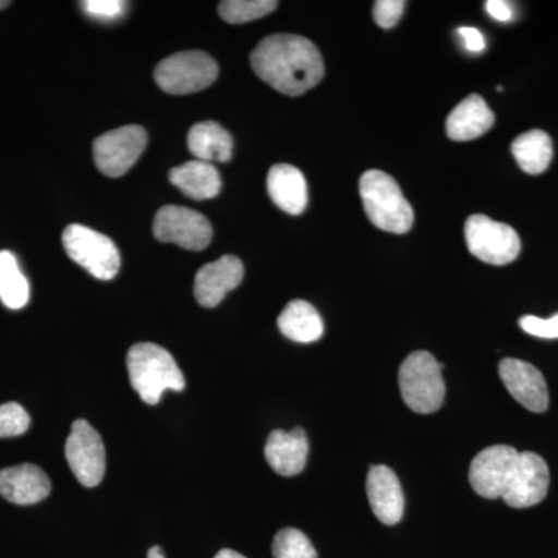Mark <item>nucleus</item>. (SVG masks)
<instances>
[{"instance_id":"nucleus-1","label":"nucleus","mask_w":558,"mask_h":558,"mask_svg":"<svg viewBox=\"0 0 558 558\" xmlns=\"http://www.w3.org/2000/svg\"><path fill=\"white\" fill-rule=\"evenodd\" d=\"M250 62L264 83L289 97L306 94L325 76L322 53L303 36H267L252 51Z\"/></svg>"},{"instance_id":"nucleus-2","label":"nucleus","mask_w":558,"mask_h":558,"mask_svg":"<svg viewBox=\"0 0 558 558\" xmlns=\"http://www.w3.org/2000/svg\"><path fill=\"white\" fill-rule=\"evenodd\" d=\"M126 363L132 388L148 405L159 403L167 389L183 391L186 387L174 357L159 344H134L128 352Z\"/></svg>"},{"instance_id":"nucleus-3","label":"nucleus","mask_w":558,"mask_h":558,"mask_svg":"<svg viewBox=\"0 0 558 558\" xmlns=\"http://www.w3.org/2000/svg\"><path fill=\"white\" fill-rule=\"evenodd\" d=\"M359 190L366 216L377 229L396 234L411 230L413 208L391 175L379 170L366 171L360 178Z\"/></svg>"},{"instance_id":"nucleus-4","label":"nucleus","mask_w":558,"mask_h":558,"mask_svg":"<svg viewBox=\"0 0 558 558\" xmlns=\"http://www.w3.org/2000/svg\"><path fill=\"white\" fill-rule=\"evenodd\" d=\"M442 363L427 351H416L403 360L399 369V387L403 402L418 414L438 411L446 399Z\"/></svg>"},{"instance_id":"nucleus-5","label":"nucleus","mask_w":558,"mask_h":558,"mask_svg":"<svg viewBox=\"0 0 558 558\" xmlns=\"http://www.w3.org/2000/svg\"><path fill=\"white\" fill-rule=\"evenodd\" d=\"M218 62L199 50L180 51L160 62L154 72L157 86L167 94L189 95L207 89L218 78Z\"/></svg>"},{"instance_id":"nucleus-6","label":"nucleus","mask_w":558,"mask_h":558,"mask_svg":"<svg viewBox=\"0 0 558 558\" xmlns=\"http://www.w3.org/2000/svg\"><path fill=\"white\" fill-rule=\"evenodd\" d=\"M62 244L69 258L89 271L92 277L109 281L119 274L121 266L119 248L105 234L89 227L73 223L64 230Z\"/></svg>"},{"instance_id":"nucleus-7","label":"nucleus","mask_w":558,"mask_h":558,"mask_svg":"<svg viewBox=\"0 0 558 558\" xmlns=\"http://www.w3.org/2000/svg\"><path fill=\"white\" fill-rule=\"evenodd\" d=\"M465 241L469 252L490 266L513 263L521 252L519 233L484 215L470 216L465 222Z\"/></svg>"},{"instance_id":"nucleus-8","label":"nucleus","mask_w":558,"mask_h":558,"mask_svg":"<svg viewBox=\"0 0 558 558\" xmlns=\"http://www.w3.org/2000/svg\"><path fill=\"white\" fill-rule=\"evenodd\" d=\"M153 231L157 241L194 252L207 248L213 238L211 223L204 215L178 205H167L157 211Z\"/></svg>"},{"instance_id":"nucleus-9","label":"nucleus","mask_w":558,"mask_h":558,"mask_svg":"<svg viewBox=\"0 0 558 558\" xmlns=\"http://www.w3.org/2000/svg\"><path fill=\"white\" fill-rule=\"evenodd\" d=\"M146 145L148 134L142 126H123L106 132L95 140V163L108 178H121L134 167Z\"/></svg>"},{"instance_id":"nucleus-10","label":"nucleus","mask_w":558,"mask_h":558,"mask_svg":"<svg viewBox=\"0 0 558 558\" xmlns=\"http://www.w3.org/2000/svg\"><path fill=\"white\" fill-rule=\"evenodd\" d=\"M65 458L73 475L83 486L95 487L101 483L106 472V450L101 436L84 418L73 422Z\"/></svg>"},{"instance_id":"nucleus-11","label":"nucleus","mask_w":558,"mask_h":558,"mask_svg":"<svg viewBox=\"0 0 558 558\" xmlns=\"http://www.w3.org/2000/svg\"><path fill=\"white\" fill-rule=\"evenodd\" d=\"M549 481V468L545 459L534 451H523L517 458L502 499L509 508H532L548 495Z\"/></svg>"},{"instance_id":"nucleus-12","label":"nucleus","mask_w":558,"mask_h":558,"mask_svg":"<svg viewBox=\"0 0 558 558\" xmlns=\"http://www.w3.org/2000/svg\"><path fill=\"white\" fill-rule=\"evenodd\" d=\"M520 451L510 446H492L480 451L470 464L469 480L480 497H505Z\"/></svg>"},{"instance_id":"nucleus-13","label":"nucleus","mask_w":558,"mask_h":558,"mask_svg":"<svg viewBox=\"0 0 558 558\" xmlns=\"http://www.w3.org/2000/svg\"><path fill=\"white\" fill-rule=\"evenodd\" d=\"M498 371L502 384L520 405L534 413L548 410V385L534 365L519 359H505L499 362Z\"/></svg>"},{"instance_id":"nucleus-14","label":"nucleus","mask_w":558,"mask_h":558,"mask_svg":"<svg viewBox=\"0 0 558 558\" xmlns=\"http://www.w3.org/2000/svg\"><path fill=\"white\" fill-rule=\"evenodd\" d=\"M244 278V264L233 255H226L197 271L194 296L204 307H216L230 290L236 289Z\"/></svg>"},{"instance_id":"nucleus-15","label":"nucleus","mask_w":558,"mask_h":558,"mask_svg":"<svg viewBox=\"0 0 558 558\" xmlns=\"http://www.w3.org/2000/svg\"><path fill=\"white\" fill-rule=\"evenodd\" d=\"M366 494L371 510L381 523L395 526L402 520L405 509L402 486L398 475L387 465H374L369 469Z\"/></svg>"},{"instance_id":"nucleus-16","label":"nucleus","mask_w":558,"mask_h":558,"mask_svg":"<svg viewBox=\"0 0 558 558\" xmlns=\"http://www.w3.org/2000/svg\"><path fill=\"white\" fill-rule=\"evenodd\" d=\"M267 462L278 475L295 476L306 468L307 454H310V440L306 432L296 427L292 432L275 429L267 439Z\"/></svg>"},{"instance_id":"nucleus-17","label":"nucleus","mask_w":558,"mask_h":558,"mask_svg":"<svg viewBox=\"0 0 558 558\" xmlns=\"http://www.w3.org/2000/svg\"><path fill=\"white\" fill-rule=\"evenodd\" d=\"M49 476L38 465L21 464L0 470V495L14 505H36L49 497Z\"/></svg>"},{"instance_id":"nucleus-18","label":"nucleus","mask_w":558,"mask_h":558,"mask_svg":"<svg viewBox=\"0 0 558 558\" xmlns=\"http://www.w3.org/2000/svg\"><path fill=\"white\" fill-rule=\"evenodd\" d=\"M267 190H269L270 199L289 215H303L304 209L307 208L310 194H307L306 179L303 172L292 165L271 167L267 178Z\"/></svg>"},{"instance_id":"nucleus-19","label":"nucleus","mask_w":558,"mask_h":558,"mask_svg":"<svg viewBox=\"0 0 558 558\" xmlns=\"http://www.w3.org/2000/svg\"><path fill=\"white\" fill-rule=\"evenodd\" d=\"M495 123V113L480 95H470L451 110L447 119V135L453 142H470L490 131Z\"/></svg>"},{"instance_id":"nucleus-20","label":"nucleus","mask_w":558,"mask_h":558,"mask_svg":"<svg viewBox=\"0 0 558 558\" xmlns=\"http://www.w3.org/2000/svg\"><path fill=\"white\" fill-rule=\"evenodd\" d=\"M172 185L194 201H207L218 196L222 190L219 171L207 161L193 160L182 167L172 168Z\"/></svg>"},{"instance_id":"nucleus-21","label":"nucleus","mask_w":558,"mask_h":558,"mask_svg":"<svg viewBox=\"0 0 558 558\" xmlns=\"http://www.w3.org/2000/svg\"><path fill=\"white\" fill-rule=\"evenodd\" d=\"M278 328L282 336L296 343H314L325 333L322 315L303 300L290 301L278 317Z\"/></svg>"},{"instance_id":"nucleus-22","label":"nucleus","mask_w":558,"mask_h":558,"mask_svg":"<svg viewBox=\"0 0 558 558\" xmlns=\"http://www.w3.org/2000/svg\"><path fill=\"white\" fill-rule=\"evenodd\" d=\"M189 149L197 160L226 163L233 157V138L216 121H202L189 132Z\"/></svg>"},{"instance_id":"nucleus-23","label":"nucleus","mask_w":558,"mask_h":558,"mask_svg":"<svg viewBox=\"0 0 558 558\" xmlns=\"http://www.w3.org/2000/svg\"><path fill=\"white\" fill-rule=\"evenodd\" d=\"M512 156L527 174L537 175L548 170L553 161V140L545 131L532 130L513 140Z\"/></svg>"},{"instance_id":"nucleus-24","label":"nucleus","mask_w":558,"mask_h":558,"mask_svg":"<svg viewBox=\"0 0 558 558\" xmlns=\"http://www.w3.org/2000/svg\"><path fill=\"white\" fill-rule=\"evenodd\" d=\"M0 300L13 311L27 306L31 300L27 278L22 274L16 256L7 250L0 252Z\"/></svg>"},{"instance_id":"nucleus-25","label":"nucleus","mask_w":558,"mask_h":558,"mask_svg":"<svg viewBox=\"0 0 558 558\" xmlns=\"http://www.w3.org/2000/svg\"><path fill=\"white\" fill-rule=\"evenodd\" d=\"M275 0H223L219 3V16L229 24L240 25L260 20L277 10Z\"/></svg>"},{"instance_id":"nucleus-26","label":"nucleus","mask_w":558,"mask_h":558,"mask_svg":"<svg viewBox=\"0 0 558 558\" xmlns=\"http://www.w3.org/2000/svg\"><path fill=\"white\" fill-rule=\"evenodd\" d=\"M274 558H318L317 550L311 539L299 529H282L271 546Z\"/></svg>"},{"instance_id":"nucleus-27","label":"nucleus","mask_w":558,"mask_h":558,"mask_svg":"<svg viewBox=\"0 0 558 558\" xmlns=\"http://www.w3.org/2000/svg\"><path fill=\"white\" fill-rule=\"evenodd\" d=\"M28 427H31V416L20 403L9 402L0 405V438L24 435Z\"/></svg>"},{"instance_id":"nucleus-28","label":"nucleus","mask_w":558,"mask_h":558,"mask_svg":"<svg viewBox=\"0 0 558 558\" xmlns=\"http://www.w3.org/2000/svg\"><path fill=\"white\" fill-rule=\"evenodd\" d=\"M405 5L403 0H377L373 10L374 21L385 31L396 27L402 17Z\"/></svg>"},{"instance_id":"nucleus-29","label":"nucleus","mask_w":558,"mask_h":558,"mask_svg":"<svg viewBox=\"0 0 558 558\" xmlns=\"http://www.w3.org/2000/svg\"><path fill=\"white\" fill-rule=\"evenodd\" d=\"M81 5L90 17L101 21L119 20L126 10V2H121V0H87Z\"/></svg>"},{"instance_id":"nucleus-30","label":"nucleus","mask_w":558,"mask_h":558,"mask_svg":"<svg viewBox=\"0 0 558 558\" xmlns=\"http://www.w3.org/2000/svg\"><path fill=\"white\" fill-rule=\"evenodd\" d=\"M520 326L529 336L538 337V339H558V314L546 319L526 315L520 318Z\"/></svg>"},{"instance_id":"nucleus-31","label":"nucleus","mask_w":558,"mask_h":558,"mask_svg":"<svg viewBox=\"0 0 558 558\" xmlns=\"http://www.w3.org/2000/svg\"><path fill=\"white\" fill-rule=\"evenodd\" d=\"M459 35L462 36L465 43V49L473 51V53H481L486 50V39L481 35L476 28L461 27L459 28Z\"/></svg>"},{"instance_id":"nucleus-32","label":"nucleus","mask_w":558,"mask_h":558,"mask_svg":"<svg viewBox=\"0 0 558 558\" xmlns=\"http://www.w3.org/2000/svg\"><path fill=\"white\" fill-rule=\"evenodd\" d=\"M486 10L495 21L509 22L513 20L512 7L505 0H487Z\"/></svg>"},{"instance_id":"nucleus-33","label":"nucleus","mask_w":558,"mask_h":558,"mask_svg":"<svg viewBox=\"0 0 558 558\" xmlns=\"http://www.w3.org/2000/svg\"><path fill=\"white\" fill-rule=\"evenodd\" d=\"M215 558H247V557L242 556V554L236 553V550L222 549V550H219L218 554H216Z\"/></svg>"},{"instance_id":"nucleus-34","label":"nucleus","mask_w":558,"mask_h":558,"mask_svg":"<svg viewBox=\"0 0 558 558\" xmlns=\"http://www.w3.org/2000/svg\"><path fill=\"white\" fill-rule=\"evenodd\" d=\"M148 558H165L163 549L160 546H154L149 549Z\"/></svg>"},{"instance_id":"nucleus-35","label":"nucleus","mask_w":558,"mask_h":558,"mask_svg":"<svg viewBox=\"0 0 558 558\" xmlns=\"http://www.w3.org/2000/svg\"><path fill=\"white\" fill-rule=\"evenodd\" d=\"M9 5L10 2H7V0H0V10H5Z\"/></svg>"}]
</instances>
